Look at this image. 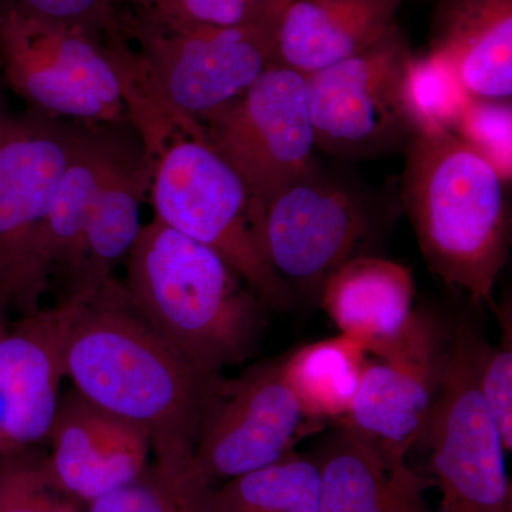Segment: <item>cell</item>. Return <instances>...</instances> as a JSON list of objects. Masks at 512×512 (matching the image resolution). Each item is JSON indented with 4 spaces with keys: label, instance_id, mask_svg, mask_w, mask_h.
I'll use <instances>...</instances> for the list:
<instances>
[{
    "label": "cell",
    "instance_id": "obj_15",
    "mask_svg": "<svg viewBox=\"0 0 512 512\" xmlns=\"http://www.w3.org/2000/svg\"><path fill=\"white\" fill-rule=\"evenodd\" d=\"M66 313L40 308L0 335V392L8 406L12 453L46 443L64 375Z\"/></svg>",
    "mask_w": 512,
    "mask_h": 512
},
{
    "label": "cell",
    "instance_id": "obj_24",
    "mask_svg": "<svg viewBox=\"0 0 512 512\" xmlns=\"http://www.w3.org/2000/svg\"><path fill=\"white\" fill-rule=\"evenodd\" d=\"M212 512H320L318 464L293 451L272 466L224 481L214 490Z\"/></svg>",
    "mask_w": 512,
    "mask_h": 512
},
{
    "label": "cell",
    "instance_id": "obj_19",
    "mask_svg": "<svg viewBox=\"0 0 512 512\" xmlns=\"http://www.w3.org/2000/svg\"><path fill=\"white\" fill-rule=\"evenodd\" d=\"M126 124H87L47 212L40 237L43 262L50 275L60 271L70 285L82 266L84 232L101 185L141 144L127 133Z\"/></svg>",
    "mask_w": 512,
    "mask_h": 512
},
{
    "label": "cell",
    "instance_id": "obj_13",
    "mask_svg": "<svg viewBox=\"0 0 512 512\" xmlns=\"http://www.w3.org/2000/svg\"><path fill=\"white\" fill-rule=\"evenodd\" d=\"M450 346V333L440 320L417 309L399 343L383 356L366 360L355 399L340 426L409 456L429 427Z\"/></svg>",
    "mask_w": 512,
    "mask_h": 512
},
{
    "label": "cell",
    "instance_id": "obj_1",
    "mask_svg": "<svg viewBox=\"0 0 512 512\" xmlns=\"http://www.w3.org/2000/svg\"><path fill=\"white\" fill-rule=\"evenodd\" d=\"M64 375L107 412L143 427L153 454L194 451L198 429L222 375L201 370L148 325L111 278L69 293Z\"/></svg>",
    "mask_w": 512,
    "mask_h": 512
},
{
    "label": "cell",
    "instance_id": "obj_4",
    "mask_svg": "<svg viewBox=\"0 0 512 512\" xmlns=\"http://www.w3.org/2000/svg\"><path fill=\"white\" fill-rule=\"evenodd\" d=\"M404 154L403 205L424 261L477 308H493L510 256L507 184L453 133H414Z\"/></svg>",
    "mask_w": 512,
    "mask_h": 512
},
{
    "label": "cell",
    "instance_id": "obj_9",
    "mask_svg": "<svg viewBox=\"0 0 512 512\" xmlns=\"http://www.w3.org/2000/svg\"><path fill=\"white\" fill-rule=\"evenodd\" d=\"M201 127L261 205L315 165L308 80L281 64H269L247 92Z\"/></svg>",
    "mask_w": 512,
    "mask_h": 512
},
{
    "label": "cell",
    "instance_id": "obj_21",
    "mask_svg": "<svg viewBox=\"0 0 512 512\" xmlns=\"http://www.w3.org/2000/svg\"><path fill=\"white\" fill-rule=\"evenodd\" d=\"M154 164L144 160L143 146L116 165L90 211L83 239V261L69 293L89 292L113 278L140 237L141 205L150 194Z\"/></svg>",
    "mask_w": 512,
    "mask_h": 512
},
{
    "label": "cell",
    "instance_id": "obj_28",
    "mask_svg": "<svg viewBox=\"0 0 512 512\" xmlns=\"http://www.w3.org/2000/svg\"><path fill=\"white\" fill-rule=\"evenodd\" d=\"M453 134L480 154L497 171L505 184H511V100L471 96Z\"/></svg>",
    "mask_w": 512,
    "mask_h": 512
},
{
    "label": "cell",
    "instance_id": "obj_29",
    "mask_svg": "<svg viewBox=\"0 0 512 512\" xmlns=\"http://www.w3.org/2000/svg\"><path fill=\"white\" fill-rule=\"evenodd\" d=\"M500 320L501 340L478 349V387L500 429L508 453L512 448V309L510 299L493 305Z\"/></svg>",
    "mask_w": 512,
    "mask_h": 512
},
{
    "label": "cell",
    "instance_id": "obj_16",
    "mask_svg": "<svg viewBox=\"0 0 512 512\" xmlns=\"http://www.w3.org/2000/svg\"><path fill=\"white\" fill-rule=\"evenodd\" d=\"M320 474V512H430L433 485L407 457L346 426L330 431L312 454Z\"/></svg>",
    "mask_w": 512,
    "mask_h": 512
},
{
    "label": "cell",
    "instance_id": "obj_33",
    "mask_svg": "<svg viewBox=\"0 0 512 512\" xmlns=\"http://www.w3.org/2000/svg\"><path fill=\"white\" fill-rule=\"evenodd\" d=\"M133 2H134V0H127L128 5H131V3H133Z\"/></svg>",
    "mask_w": 512,
    "mask_h": 512
},
{
    "label": "cell",
    "instance_id": "obj_11",
    "mask_svg": "<svg viewBox=\"0 0 512 512\" xmlns=\"http://www.w3.org/2000/svg\"><path fill=\"white\" fill-rule=\"evenodd\" d=\"M323 427L303 413L282 372V357L221 376L202 416L194 457L212 483L272 466Z\"/></svg>",
    "mask_w": 512,
    "mask_h": 512
},
{
    "label": "cell",
    "instance_id": "obj_14",
    "mask_svg": "<svg viewBox=\"0 0 512 512\" xmlns=\"http://www.w3.org/2000/svg\"><path fill=\"white\" fill-rule=\"evenodd\" d=\"M46 441L56 483L83 505L136 480L153 458L143 427L101 409L74 389L60 396Z\"/></svg>",
    "mask_w": 512,
    "mask_h": 512
},
{
    "label": "cell",
    "instance_id": "obj_32",
    "mask_svg": "<svg viewBox=\"0 0 512 512\" xmlns=\"http://www.w3.org/2000/svg\"><path fill=\"white\" fill-rule=\"evenodd\" d=\"M9 328L8 320H6V311L0 306V335Z\"/></svg>",
    "mask_w": 512,
    "mask_h": 512
},
{
    "label": "cell",
    "instance_id": "obj_30",
    "mask_svg": "<svg viewBox=\"0 0 512 512\" xmlns=\"http://www.w3.org/2000/svg\"><path fill=\"white\" fill-rule=\"evenodd\" d=\"M123 3L127 0H0V12L83 30L106 40L124 35Z\"/></svg>",
    "mask_w": 512,
    "mask_h": 512
},
{
    "label": "cell",
    "instance_id": "obj_2",
    "mask_svg": "<svg viewBox=\"0 0 512 512\" xmlns=\"http://www.w3.org/2000/svg\"><path fill=\"white\" fill-rule=\"evenodd\" d=\"M121 25L124 36L104 43L148 163L175 134H201L202 121L247 92L272 60L275 25L170 26L137 9L123 12Z\"/></svg>",
    "mask_w": 512,
    "mask_h": 512
},
{
    "label": "cell",
    "instance_id": "obj_6",
    "mask_svg": "<svg viewBox=\"0 0 512 512\" xmlns=\"http://www.w3.org/2000/svg\"><path fill=\"white\" fill-rule=\"evenodd\" d=\"M0 99V306L39 311L49 284L40 237L64 171L86 131Z\"/></svg>",
    "mask_w": 512,
    "mask_h": 512
},
{
    "label": "cell",
    "instance_id": "obj_18",
    "mask_svg": "<svg viewBox=\"0 0 512 512\" xmlns=\"http://www.w3.org/2000/svg\"><path fill=\"white\" fill-rule=\"evenodd\" d=\"M404 0H289L276 19L271 63L309 74L373 45Z\"/></svg>",
    "mask_w": 512,
    "mask_h": 512
},
{
    "label": "cell",
    "instance_id": "obj_23",
    "mask_svg": "<svg viewBox=\"0 0 512 512\" xmlns=\"http://www.w3.org/2000/svg\"><path fill=\"white\" fill-rule=\"evenodd\" d=\"M214 490L194 451L158 453L136 480L86 505V511L212 512Z\"/></svg>",
    "mask_w": 512,
    "mask_h": 512
},
{
    "label": "cell",
    "instance_id": "obj_31",
    "mask_svg": "<svg viewBox=\"0 0 512 512\" xmlns=\"http://www.w3.org/2000/svg\"><path fill=\"white\" fill-rule=\"evenodd\" d=\"M12 453L8 436V406H6L5 397L0 392V456Z\"/></svg>",
    "mask_w": 512,
    "mask_h": 512
},
{
    "label": "cell",
    "instance_id": "obj_25",
    "mask_svg": "<svg viewBox=\"0 0 512 512\" xmlns=\"http://www.w3.org/2000/svg\"><path fill=\"white\" fill-rule=\"evenodd\" d=\"M471 94L446 56L430 49L412 55L402 79V101L412 134L454 133Z\"/></svg>",
    "mask_w": 512,
    "mask_h": 512
},
{
    "label": "cell",
    "instance_id": "obj_7",
    "mask_svg": "<svg viewBox=\"0 0 512 512\" xmlns=\"http://www.w3.org/2000/svg\"><path fill=\"white\" fill-rule=\"evenodd\" d=\"M480 343L468 326L454 330L443 384L421 441L440 491L437 512H512L510 453L478 387Z\"/></svg>",
    "mask_w": 512,
    "mask_h": 512
},
{
    "label": "cell",
    "instance_id": "obj_12",
    "mask_svg": "<svg viewBox=\"0 0 512 512\" xmlns=\"http://www.w3.org/2000/svg\"><path fill=\"white\" fill-rule=\"evenodd\" d=\"M362 205L315 165L262 205L256 224L259 245L275 274L289 288L319 295L323 282L355 256L367 237Z\"/></svg>",
    "mask_w": 512,
    "mask_h": 512
},
{
    "label": "cell",
    "instance_id": "obj_3",
    "mask_svg": "<svg viewBox=\"0 0 512 512\" xmlns=\"http://www.w3.org/2000/svg\"><path fill=\"white\" fill-rule=\"evenodd\" d=\"M126 262L128 299L195 366L222 375L252 356L266 306L214 249L153 218Z\"/></svg>",
    "mask_w": 512,
    "mask_h": 512
},
{
    "label": "cell",
    "instance_id": "obj_8",
    "mask_svg": "<svg viewBox=\"0 0 512 512\" xmlns=\"http://www.w3.org/2000/svg\"><path fill=\"white\" fill-rule=\"evenodd\" d=\"M0 69L36 113L86 124L130 123L106 43L83 30L0 12Z\"/></svg>",
    "mask_w": 512,
    "mask_h": 512
},
{
    "label": "cell",
    "instance_id": "obj_26",
    "mask_svg": "<svg viewBox=\"0 0 512 512\" xmlns=\"http://www.w3.org/2000/svg\"><path fill=\"white\" fill-rule=\"evenodd\" d=\"M0 512H87L56 483L47 454L26 448L0 456Z\"/></svg>",
    "mask_w": 512,
    "mask_h": 512
},
{
    "label": "cell",
    "instance_id": "obj_17",
    "mask_svg": "<svg viewBox=\"0 0 512 512\" xmlns=\"http://www.w3.org/2000/svg\"><path fill=\"white\" fill-rule=\"evenodd\" d=\"M319 296L340 335L375 357L399 343L417 311L412 271L379 256H353L328 276Z\"/></svg>",
    "mask_w": 512,
    "mask_h": 512
},
{
    "label": "cell",
    "instance_id": "obj_5",
    "mask_svg": "<svg viewBox=\"0 0 512 512\" xmlns=\"http://www.w3.org/2000/svg\"><path fill=\"white\" fill-rule=\"evenodd\" d=\"M154 218L220 254L266 308L289 309L293 291L259 245L261 202L204 133H177L154 164Z\"/></svg>",
    "mask_w": 512,
    "mask_h": 512
},
{
    "label": "cell",
    "instance_id": "obj_22",
    "mask_svg": "<svg viewBox=\"0 0 512 512\" xmlns=\"http://www.w3.org/2000/svg\"><path fill=\"white\" fill-rule=\"evenodd\" d=\"M366 360L363 346L339 335L282 357V372L306 417L325 427L348 416Z\"/></svg>",
    "mask_w": 512,
    "mask_h": 512
},
{
    "label": "cell",
    "instance_id": "obj_27",
    "mask_svg": "<svg viewBox=\"0 0 512 512\" xmlns=\"http://www.w3.org/2000/svg\"><path fill=\"white\" fill-rule=\"evenodd\" d=\"M289 0H134V9L170 26L254 28L275 25Z\"/></svg>",
    "mask_w": 512,
    "mask_h": 512
},
{
    "label": "cell",
    "instance_id": "obj_20",
    "mask_svg": "<svg viewBox=\"0 0 512 512\" xmlns=\"http://www.w3.org/2000/svg\"><path fill=\"white\" fill-rule=\"evenodd\" d=\"M430 49L450 60L471 96L511 100L512 0H437Z\"/></svg>",
    "mask_w": 512,
    "mask_h": 512
},
{
    "label": "cell",
    "instance_id": "obj_10",
    "mask_svg": "<svg viewBox=\"0 0 512 512\" xmlns=\"http://www.w3.org/2000/svg\"><path fill=\"white\" fill-rule=\"evenodd\" d=\"M399 25L362 52L306 76L316 148L369 158L406 147L412 136L402 101L412 57Z\"/></svg>",
    "mask_w": 512,
    "mask_h": 512
}]
</instances>
